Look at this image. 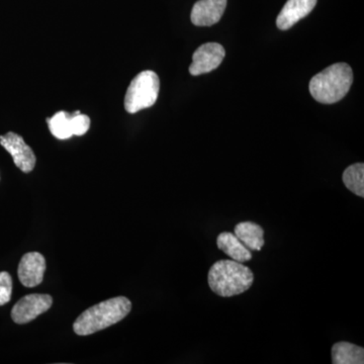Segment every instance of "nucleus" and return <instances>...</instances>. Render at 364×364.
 I'll list each match as a JSON object with an SVG mask.
<instances>
[{
  "instance_id": "obj_5",
  "label": "nucleus",
  "mask_w": 364,
  "mask_h": 364,
  "mask_svg": "<svg viewBox=\"0 0 364 364\" xmlns=\"http://www.w3.org/2000/svg\"><path fill=\"white\" fill-rule=\"evenodd\" d=\"M52 305L53 299L50 294H28L14 306L11 318L16 324H26L47 312Z\"/></svg>"
},
{
  "instance_id": "obj_2",
  "label": "nucleus",
  "mask_w": 364,
  "mask_h": 364,
  "mask_svg": "<svg viewBox=\"0 0 364 364\" xmlns=\"http://www.w3.org/2000/svg\"><path fill=\"white\" fill-rule=\"evenodd\" d=\"M254 282L250 268L235 260H220L210 267L208 275V286L217 296L231 298L245 293Z\"/></svg>"
},
{
  "instance_id": "obj_9",
  "label": "nucleus",
  "mask_w": 364,
  "mask_h": 364,
  "mask_svg": "<svg viewBox=\"0 0 364 364\" xmlns=\"http://www.w3.org/2000/svg\"><path fill=\"white\" fill-rule=\"evenodd\" d=\"M227 0H198L191 11V20L198 26H210L219 23L225 9Z\"/></svg>"
},
{
  "instance_id": "obj_10",
  "label": "nucleus",
  "mask_w": 364,
  "mask_h": 364,
  "mask_svg": "<svg viewBox=\"0 0 364 364\" xmlns=\"http://www.w3.org/2000/svg\"><path fill=\"white\" fill-rule=\"evenodd\" d=\"M317 0H287L277 18L279 30L287 31L296 25L301 18L312 13Z\"/></svg>"
},
{
  "instance_id": "obj_1",
  "label": "nucleus",
  "mask_w": 364,
  "mask_h": 364,
  "mask_svg": "<svg viewBox=\"0 0 364 364\" xmlns=\"http://www.w3.org/2000/svg\"><path fill=\"white\" fill-rule=\"evenodd\" d=\"M131 310V301L126 296L107 299L81 314L74 322V332L79 336L95 334L121 322Z\"/></svg>"
},
{
  "instance_id": "obj_8",
  "label": "nucleus",
  "mask_w": 364,
  "mask_h": 364,
  "mask_svg": "<svg viewBox=\"0 0 364 364\" xmlns=\"http://www.w3.org/2000/svg\"><path fill=\"white\" fill-rule=\"evenodd\" d=\"M46 259L39 252L26 253L21 257L18 268V279L23 287H38L42 284L46 272Z\"/></svg>"
},
{
  "instance_id": "obj_14",
  "label": "nucleus",
  "mask_w": 364,
  "mask_h": 364,
  "mask_svg": "<svg viewBox=\"0 0 364 364\" xmlns=\"http://www.w3.org/2000/svg\"><path fill=\"white\" fill-rule=\"evenodd\" d=\"M345 186L354 195L364 198V164L355 163L344 170L342 176Z\"/></svg>"
},
{
  "instance_id": "obj_7",
  "label": "nucleus",
  "mask_w": 364,
  "mask_h": 364,
  "mask_svg": "<svg viewBox=\"0 0 364 364\" xmlns=\"http://www.w3.org/2000/svg\"><path fill=\"white\" fill-rule=\"evenodd\" d=\"M224 47L218 43H207L200 46L193 53V63L189 66V73L193 76L202 75L217 69L225 58Z\"/></svg>"
},
{
  "instance_id": "obj_3",
  "label": "nucleus",
  "mask_w": 364,
  "mask_h": 364,
  "mask_svg": "<svg viewBox=\"0 0 364 364\" xmlns=\"http://www.w3.org/2000/svg\"><path fill=\"white\" fill-rule=\"evenodd\" d=\"M352 82L353 72L348 64H333L314 76L310 82V93L320 104H335L348 93Z\"/></svg>"
},
{
  "instance_id": "obj_17",
  "label": "nucleus",
  "mask_w": 364,
  "mask_h": 364,
  "mask_svg": "<svg viewBox=\"0 0 364 364\" xmlns=\"http://www.w3.org/2000/svg\"><path fill=\"white\" fill-rule=\"evenodd\" d=\"M13 294V279L6 272H0V306L9 303Z\"/></svg>"
},
{
  "instance_id": "obj_11",
  "label": "nucleus",
  "mask_w": 364,
  "mask_h": 364,
  "mask_svg": "<svg viewBox=\"0 0 364 364\" xmlns=\"http://www.w3.org/2000/svg\"><path fill=\"white\" fill-rule=\"evenodd\" d=\"M217 245L232 260L244 263L252 259L251 251L233 233L223 232L218 236Z\"/></svg>"
},
{
  "instance_id": "obj_16",
  "label": "nucleus",
  "mask_w": 364,
  "mask_h": 364,
  "mask_svg": "<svg viewBox=\"0 0 364 364\" xmlns=\"http://www.w3.org/2000/svg\"><path fill=\"white\" fill-rule=\"evenodd\" d=\"M70 124L73 136H83L90 130V119L77 111L72 114Z\"/></svg>"
},
{
  "instance_id": "obj_13",
  "label": "nucleus",
  "mask_w": 364,
  "mask_h": 364,
  "mask_svg": "<svg viewBox=\"0 0 364 364\" xmlns=\"http://www.w3.org/2000/svg\"><path fill=\"white\" fill-rule=\"evenodd\" d=\"M332 363L334 364H363L364 349L349 342H338L332 347Z\"/></svg>"
},
{
  "instance_id": "obj_12",
  "label": "nucleus",
  "mask_w": 364,
  "mask_h": 364,
  "mask_svg": "<svg viewBox=\"0 0 364 364\" xmlns=\"http://www.w3.org/2000/svg\"><path fill=\"white\" fill-rule=\"evenodd\" d=\"M234 234L249 250L260 251L264 246V230L255 223H239L235 227Z\"/></svg>"
},
{
  "instance_id": "obj_6",
  "label": "nucleus",
  "mask_w": 364,
  "mask_h": 364,
  "mask_svg": "<svg viewBox=\"0 0 364 364\" xmlns=\"http://www.w3.org/2000/svg\"><path fill=\"white\" fill-rule=\"evenodd\" d=\"M0 145L13 157L14 164L25 173L33 171L37 162L35 153L30 146L26 145L23 136L9 132L0 136Z\"/></svg>"
},
{
  "instance_id": "obj_15",
  "label": "nucleus",
  "mask_w": 364,
  "mask_h": 364,
  "mask_svg": "<svg viewBox=\"0 0 364 364\" xmlns=\"http://www.w3.org/2000/svg\"><path fill=\"white\" fill-rule=\"evenodd\" d=\"M72 114L66 112H59L55 114L52 117H48V126L55 138L59 140H67L73 136L71 131V119Z\"/></svg>"
},
{
  "instance_id": "obj_4",
  "label": "nucleus",
  "mask_w": 364,
  "mask_h": 364,
  "mask_svg": "<svg viewBox=\"0 0 364 364\" xmlns=\"http://www.w3.org/2000/svg\"><path fill=\"white\" fill-rule=\"evenodd\" d=\"M160 80L154 71L141 72L131 81L126 97L124 109L130 114L152 107L159 95Z\"/></svg>"
}]
</instances>
